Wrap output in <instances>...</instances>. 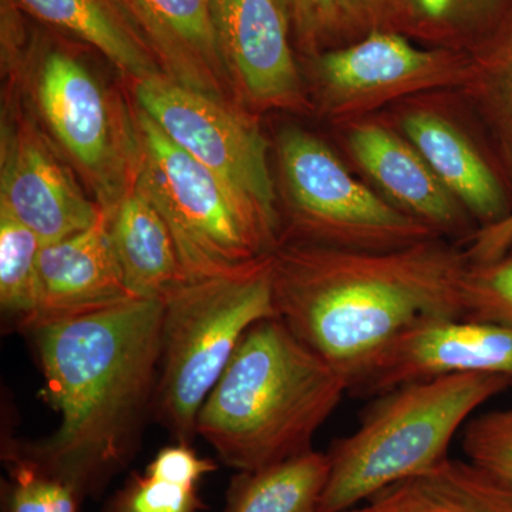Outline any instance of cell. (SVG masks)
<instances>
[{
    "mask_svg": "<svg viewBox=\"0 0 512 512\" xmlns=\"http://www.w3.org/2000/svg\"><path fill=\"white\" fill-rule=\"evenodd\" d=\"M134 93L140 110L185 153L217 175L281 242L268 144L258 127L217 97L167 76L138 80Z\"/></svg>",
    "mask_w": 512,
    "mask_h": 512,
    "instance_id": "obj_8",
    "label": "cell"
},
{
    "mask_svg": "<svg viewBox=\"0 0 512 512\" xmlns=\"http://www.w3.org/2000/svg\"><path fill=\"white\" fill-rule=\"evenodd\" d=\"M464 318L512 328V254L468 266L463 285Z\"/></svg>",
    "mask_w": 512,
    "mask_h": 512,
    "instance_id": "obj_25",
    "label": "cell"
},
{
    "mask_svg": "<svg viewBox=\"0 0 512 512\" xmlns=\"http://www.w3.org/2000/svg\"><path fill=\"white\" fill-rule=\"evenodd\" d=\"M349 380L278 316L239 342L197 417V436L225 466L255 471L313 450Z\"/></svg>",
    "mask_w": 512,
    "mask_h": 512,
    "instance_id": "obj_3",
    "label": "cell"
},
{
    "mask_svg": "<svg viewBox=\"0 0 512 512\" xmlns=\"http://www.w3.org/2000/svg\"><path fill=\"white\" fill-rule=\"evenodd\" d=\"M37 265L39 306L30 329L138 299L124 281L106 214L86 231L43 245Z\"/></svg>",
    "mask_w": 512,
    "mask_h": 512,
    "instance_id": "obj_12",
    "label": "cell"
},
{
    "mask_svg": "<svg viewBox=\"0 0 512 512\" xmlns=\"http://www.w3.org/2000/svg\"><path fill=\"white\" fill-rule=\"evenodd\" d=\"M320 73L336 103L348 109L453 79L439 53L387 32L370 33L356 45L326 53Z\"/></svg>",
    "mask_w": 512,
    "mask_h": 512,
    "instance_id": "obj_14",
    "label": "cell"
},
{
    "mask_svg": "<svg viewBox=\"0 0 512 512\" xmlns=\"http://www.w3.org/2000/svg\"><path fill=\"white\" fill-rule=\"evenodd\" d=\"M227 69L255 103L292 106L301 80L288 37L282 0H211Z\"/></svg>",
    "mask_w": 512,
    "mask_h": 512,
    "instance_id": "obj_11",
    "label": "cell"
},
{
    "mask_svg": "<svg viewBox=\"0 0 512 512\" xmlns=\"http://www.w3.org/2000/svg\"><path fill=\"white\" fill-rule=\"evenodd\" d=\"M402 128L441 184L484 227L511 214L503 178L450 121L413 111L403 117Z\"/></svg>",
    "mask_w": 512,
    "mask_h": 512,
    "instance_id": "obj_17",
    "label": "cell"
},
{
    "mask_svg": "<svg viewBox=\"0 0 512 512\" xmlns=\"http://www.w3.org/2000/svg\"><path fill=\"white\" fill-rule=\"evenodd\" d=\"M202 508L198 488L134 473L107 500L103 512H201Z\"/></svg>",
    "mask_w": 512,
    "mask_h": 512,
    "instance_id": "obj_27",
    "label": "cell"
},
{
    "mask_svg": "<svg viewBox=\"0 0 512 512\" xmlns=\"http://www.w3.org/2000/svg\"><path fill=\"white\" fill-rule=\"evenodd\" d=\"M376 0H336L338 12L360 13L362 10L369 9Z\"/></svg>",
    "mask_w": 512,
    "mask_h": 512,
    "instance_id": "obj_32",
    "label": "cell"
},
{
    "mask_svg": "<svg viewBox=\"0 0 512 512\" xmlns=\"http://www.w3.org/2000/svg\"><path fill=\"white\" fill-rule=\"evenodd\" d=\"M414 18L437 29H470L503 19L511 0H404Z\"/></svg>",
    "mask_w": 512,
    "mask_h": 512,
    "instance_id": "obj_28",
    "label": "cell"
},
{
    "mask_svg": "<svg viewBox=\"0 0 512 512\" xmlns=\"http://www.w3.org/2000/svg\"><path fill=\"white\" fill-rule=\"evenodd\" d=\"M286 13L293 16L302 32L313 33L338 18L336 0H282Z\"/></svg>",
    "mask_w": 512,
    "mask_h": 512,
    "instance_id": "obj_31",
    "label": "cell"
},
{
    "mask_svg": "<svg viewBox=\"0 0 512 512\" xmlns=\"http://www.w3.org/2000/svg\"><path fill=\"white\" fill-rule=\"evenodd\" d=\"M2 460L9 474L3 512H79L83 498L72 485L37 466L12 437L3 436Z\"/></svg>",
    "mask_w": 512,
    "mask_h": 512,
    "instance_id": "obj_24",
    "label": "cell"
},
{
    "mask_svg": "<svg viewBox=\"0 0 512 512\" xmlns=\"http://www.w3.org/2000/svg\"><path fill=\"white\" fill-rule=\"evenodd\" d=\"M343 512H369L366 510L365 508V505H362V507H355V508H352V510H348V511H343Z\"/></svg>",
    "mask_w": 512,
    "mask_h": 512,
    "instance_id": "obj_33",
    "label": "cell"
},
{
    "mask_svg": "<svg viewBox=\"0 0 512 512\" xmlns=\"http://www.w3.org/2000/svg\"><path fill=\"white\" fill-rule=\"evenodd\" d=\"M42 247L35 232L0 207V306L6 319L23 332L36 320Z\"/></svg>",
    "mask_w": 512,
    "mask_h": 512,
    "instance_id": "obj_22",
    "label": "cell"
},
{
    "mask_svg": "<svg viewBox=\"0 0 512 512\" xmlns=\"http://www.w3.org/2000/svg\"><path fill=\"white\" fill-rule=\"evenodd\" d=\"M0 207L35 232L42 245L86 231L104 215L29 127L3 131Z\"/></svg>",
    "mask_w": 512,
    "mask_h": 512,
    "instance_id": "obj_10",
    "label": "cell"
},
{
    "mask_svg": "<svg viewBox=\"0 0 512 512\" xmlns=\"http://www.w3.org/2000/svg\"><path fill=\"white\" fill-rule=\"evenodd\" d=\"M466 84L493 134L504 174L512 183V20L480 60L467 69Z\"/></svg>",
    "mask_w": 512,
    "mask_h": 512,
    "instance_id": "obj_23",
    "label": "cell"
},
{
    "mask_svg": "<svg viewBox=\"0 0 512 512\" xmlns=\"http://www.w3.org/2000/svg\"><path fill=\"white\" fill-rule=\"evenodd\" d=\"M37 101L47 124L76 163L96 178L113 165L109 103L92 73L67 53L49 52L37 70Z\"/></svg>",
    "mask_w": 512,
    "mask_h": 512,
    "instance_id": "obj_13",
    "label": "cell"
},
{
    "mask_svg": "<svg viewBox=\"0 0 512 512\" xmlns=\"http://www.w3.org/2000/svg\"><path fill=\"white\" fill-rule=\"evenodd\" d=\"M32 18L89 43L138 80L167 76L121 0H10Z\"/></svg>",
    "mask_w": 512,
    "mask_h": 512,
    "instance_id": "obj_19",
    "label": "cell"
},
{
    "mask_svg": "<svg viewBox=\"0 0 512 512\" xmlns=\"http://www.w3.org/2000/svg\"><path fill=\"white\" fill-rule=\"evenodd\" d=\"M349 146L357 164L399 210L440 237L470 232L466 208L441 184L409 141L377 124H362L350 133Z\"/></svg>",
    "mask_w": 512,
    "mask_h": 512,
    "instance_id": "obj_15",
    "label": "cell"
},
{
    "mask_svg": "<svg viewBox=\"0 0 512 512\" xmlns=\"http://www.w3.org/2000/svg\"><path fill=\"white\" fill-rule=\"evenodd\" d=\"M363 505L369 512H512V488L468 458L448 457Z\"/></svg>",
    "mask_w": 512,
    "mask_h": 512,
    "instance_id": "obj_20",
    "label": "cell"
},
{
    "mask_svg": "<svg viewBox=\"0 0 512 512\" xmlns=\"http://www.w3.org/2000/svg\"><path fill=\"white\" fill-rule=\"evenodd\" d=\"M512 245V211L504 220L483 227L473 237L467 256L471 264H488L507 255Z\"/></svg>",
    "mask_w": 512,
    "mask_h": 512,
    "instance_id": "obj_30",
    "label": "cell"
},
{
    "mask_svg": "<svg viewBox=\"0 0 512 512\" xmlns=\"http://www.w3.org/2000/svg\"><path fill=\"white\" fill-rule=\"evenodd\" d=\"M328 453L313 450L255 471H238L225 512H318L329 477Z\"/></svg>",
    "mask_w": 512,
    "mask_h": 512,
    "instance_id": "obj_21",
    "label": "cell"
},
{
    "mask_svg": "<svg viewBox=\"0 0 512 512\" xmlns=\"http://www.w3.org/2000/svg\"><path fill=\"white\" fill-rule=\"evenodd\" d=\"M454 375L512 382V328L467 318L423 320L393 339L349 393L375 397L402 384Z\"/></svg>",
    "mask_w": 512,
    "mask_h": 512,
    "instance_id": "obj_9",
    "label": "cell"
},
{
    "mask_svg": "<svg viewBox=\"0 0 512 512\" xmlns=\"http://www.w3.org/2000/svg\"><path fill=\"white\" fill-rule=\"evenodd\" d=\"M164 302L131 299L28 330L55 433L20 451L47 473L96 497L136 457L153 416Z\"/></svg>",
    "mask_w": 512,
    "mask_h": 512,
    "instance_id": "obj_1",
    "label": "cell"
},
{
    "mask_svg": "<svg viewBox=\"0 0 512 512\" xmlns=\"http://www.w3.org/2000/svg\"><path fill=\"white\" fill-rule=\"evenodd\" d=\"M467 252L441 238L389 251L284 241L271 255L276 316L349 380L416 323L464 318Z\"/></svg>",
    "mask_w": 512,
    "mask_h": 512,
    "instance_id": "obj_2",
    "label": "cell"
},
{
    "mask_svg": "<svg viewBox=\"0 0 512 512\" xmlns=\"http://www.w3.org/2000/svg\"><path fill=\"white\" fill-rule=\"evenodd\" d=\"M217 468L215 461L198 456L191 444L175 443L161 448L144 474L167 483L198 488L202 478Z\"/></svg>",
    "mask_w": 512,
    "mask_h": 512,
    "instance_id": "obj_29",
    "label": "cell"
},
{
    "mask_svg": "<svg viewBox=\"0 0 512 512\" xmlns=\"http://www.w3.org/2000/svg\"><path fill=\"white\" fill-rule=\"evenodd\" d=\"M167 77L220 99L218 80L227 69L211 0H121Z\"/></svg>",
    "mask_w": 512,
    "mask_h": 512,
    "instance_id": "obj_16",
    "label": "cell"
},
{
    "mask_svg": "<svg viewBox=\"0 0 512 512\" xmlns=\"http://www.w3.org/2000/svg\"><path fill=\"white\" fill-rule=\"evenodd\" d=\"M512 387L507 377L454 375L402 384L372 397L359 426L329 448V477L318 512L359 507L446 460L474 413Z\"/></svg>",
    "mask_w": 512,
    "mask_h": 512,
    "instance_id": "obj_4",
    "label": "cell"
},
{
    "mask_svg": "<svg viewBox=\"0 0 512 512\" xmlns=\"http://www.w3.org/2000/svg\"><path fill=\"white\" fill-rule=\"evenodd\" d=\"M137 147L134 185L164 218L188 281L234 275L274 254L278 237L141 110Z\"/></svg>",
    "mask_w": 512,
    "mask_h": 512,
    "instance_id": "obj_6",
    "label": "cell"
},
{
    "mask_svg": "<svg viewBox=\"0 0 512 512\" xmlns=\"http://www.w3.org/2000/svg\"><path fill=\"white\" fill-rule=\"evenodd\" d=\"M463 451L468 460L512 488V406L468 421Z\"/></svg>",
    "mask_w": 512,
    "mask_h": 512,
    "instance_id": "obj_26",
    "label": "cell"
},
{
    "mask_svg": "<svg viewBox=\"0 0 512 512\" xmlns=\"http://www.w3.org/2000/svg\"><path fill=\"white\" fill-rule=\"evenodd\" d=\"M272 316L271 256L234 275L188 282L165 299L153 417L175 443H192L202 404L239 342Z\"/></svg>",
    "mask_w": 512,
    "mask_h": 512,
    "instance_id": "obj_5",
    "label": "cell"
},
{
    "mask_svg": "<svg viewBox=\"0 0 512 512\" xmlns=\"http://www.w3.org/2000/svg\"><path fill=\"white\" fill-rule=\"evenodd\" d=\"M104 214L124 281L136 298L164 302L190 282L164 218L137 185Z\"/></svg>",
    "mask_w": 512,
    "mask_h": 512,
    "instance_id": "obj_18",
    "label": "cell"
},
{
    "mask_svg": "<svg viewBox=\"0 0 512 512\" xmlns=\"http://www.w3.org/2000/svg\"><path fill=\"white\" fill-rule=\"evenodd\" d=\"M282 167L296 211L288 239L355 251H389L441 238L357 181L328 146L286 131Z\"/></svg>",
    "mask_w": 512,
    "mask_h": 512,
    "instance_id": "obj_7",
    "label": "cell"
}]
</instances>
